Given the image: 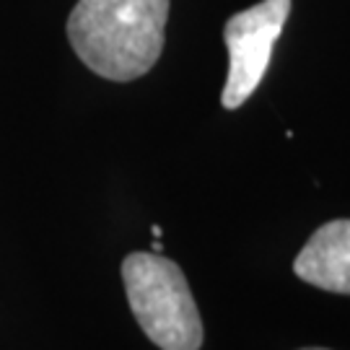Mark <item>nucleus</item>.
<instances>
[{"mask_svg":"<svg viewBox=\"0 0 350 350\" xmlns=\"http://www.w3.org/2000/svg\"><path fill=\"white\" fill-rule=\"evenodd\" d=\"M169 5L172 0H78L65 31L91 73L127 83L159 63Z\"/></svg>","mask_w":350,"mask_h":350,"instance_id":"1","label":"nucleus"},{"mask_svg":"<svg viewBox=\"0 0 350 350\" xmlns=\"http://www.w3.org/2000/svg\"><path fill=\"white\" fill-rule=\"evenodd\" d=\"M127 304L146 338L161 350H200L202 319L182 267L156 252H133L122 262Z\"/></svg>","mask_w":350,"mask_h":350,"instance_id":"2","label":"nucleus"},{"mask_svg":"<svg viewBox=\"0 0 350 350\" xmlns=\"http://www.w3.org/2000/svg\"><path fill=\"white\" fill-rule=\"evenodd\" d=\"M293 0H262L234 13L224 26L228 75L221 94L224 109H239L260 88L270 68L273 47L291 16Z\"/></svg>","mask_w":350,"mask_h":350,"instance_id":"3","label":"nucleus"},{"mask_svg":"<svg viewBox=\"0 0 350 350\" xmlns=\"http://www.w3.org/2000/svg\"><path fill=\"white\" fill-rule=\"evenodd\" d=\"M293 273L322 291L350 296V218L319 226L296 254Z\"/></svg>","mask_w":350,"mask_h":350,"instance_id":"4","label":"nucleus"},{"mask_svg":"<svg viewBox=\"0 0 350 350\" xmlns=\"http://www.w3.org/2000/svg\"><path fill=\"white\" fill-rule=\"evenodd\" d=\"M161 250H163V244L156 239V241H153V252H156V254H161Z\"/></svg>","mask_w":350,"mask_h":350,"instance_id":"5","label":"nucleus"},{"mask_svg":"<svg viewBox=\"0 0 350 350\" xmlns=\"http://www.w3.org/2000/svg\"><path fill=\"white\" fill-rule=\"evenodd\" d=\"M304 350H325V348H304Z\"/></svg>","mask_w":350,"mask_h":350,"instance_id":"6","label":"nucleus"}]
</instances>
